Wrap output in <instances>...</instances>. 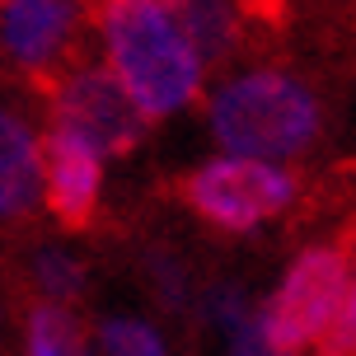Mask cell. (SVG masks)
Wrapping results in <instances>:
<instances>
[{"instance_id":"1","label":"cell","mask_w":356,"mask_h":356,"mask_svg":"<svg viewBox=\"0 0 356 356\" xmlns=\"http://www.w3.org/2000/svg\"><path fill=\"white\" fill-rule=\"evenodd\" d=\"M104 56L145 118H169L202 89L207 56L197 52L169 0H104Z\"/></svg>"},{"instance_id":"2","label":"cell","mask_w":356,"mask_h":356,"mask_svg":"<svg viewBox=\"0 0 356 356\" xmlns=\"http://www.w3.org/2000/svg\"><path fill=\"white\" fill-rule=\"evenodd\" d=\"M211 136L225 155L291 160L319 136V99L286 71H244L211 94Z\"/></svg>"},{"instance_id":"3","label":"cell","mask_w":356,"mask_h":356,"mask_svg":"<svg viewBox=\"0 0 356 356\" xmlns=\"http://www.w3.org/2000/svg\"><path fill=\"white\" fill-rule=\"evenodd\" d=\"M347 282H352L347 249H338V244L305 249L296 263L286 267V277L272 291V300L258 309L263 338L282 356H296L305 347L323 342V333L333 328L342 300H347Z\"/></svg>"},{"instance_id":"4","label":"cell","mask_w":356,"mask_h":356,"mask_svg":"<svg viewBox=\"0 0 356 356\" xmlns=\"http://www.w3.org/2000/svg\"><path fill=\"white\" fill-rule=\"evenodd\" d=\"M291 197H296V178L282 164L249 155H220L183 178V202L225 234L258 230L263 220L291 207Z\"/></svg>"},{"instance_id":"5","label":"cell","mask_w":356,"mask_h":356,"mask_svg":"<svg viewBox=\"0 0 356 356\" xmlns=\"http://www.w3.org/2000/svg\"><path fill=\"white\" fill-rule=\"evenodd\" d=\"M145 122L150 118L131 104V94L108 66H75L52 85V127L85 136L104 155H127L141 141Z\"/></svg>"},{"instance_id":"6","label":"cell","mask_w":356,"mask_h":356,"mask_svg":"<svg viewBox=\"0 0 356 356\" xmlns=\"http://www.w3.org/2000/svg\"><path fill=\"white\" fill-rule=\"evenodd\" d=\"M80 29V0H0V52L19 71H52Z\"/></svg>"},{"instance_id":"7","label":"cell","mask_w":356,"mask_h":356,"mask_svg":"<svg viewBox=\"0 0 356 356\" xmlns=\"http://www.w3.org/2000/svg\"><path fill=\"white\" fill-rule=\"evenodd\" d=\"M104 150H94L85 136H75L66 127H52L42 141V197L52 216L66 230H85L99 207L104 188Z\"/></svg>"},{"instance_id":"8","label":"cell","mask_w":356,"mask_h":356,"mask_svg":"<svg viewBox=\"0 0 356 356\" xmlns=\"http://www.w3.org/2000/svg\"><path fill=\"white\" fill-rule=\"evenodd\" d=\"M42 197V141L15 108L0 104V220L29 216Z\"/></svg>"},{"instance_id":"9","label":"cell","mask_w":356,"mask_h":356,"mask_svg":"<svg viewBox=\"0 0 356 356\" xmlns=\"http://www.w3.org/2000/svg\"><path fill=\"white\" fill-rule=\"evenodd\" d=\"M174 15L183 19L188 38L197 42V52L207 61H220V56L234 47V33H239V19H234L230 0H169Z\"/></svg>"},{"instance_id":"10","label":"cell","mask_w":356,"mask_h":356,"mask_svg":"<svg viewBox=\"0 0 356 356\" xmlns=\"http://www.w3.org/2000/svg\"><path fill=\"white\" fill-rule=\"evenodd\" d=\"M24 342H29V356H89V338L75 323V314L66 305H47V300L29 314Z\"/></svg>"},{"instance_id":"11","label":"cell","mask_w":356,"mask_h":356,"mask_svg":"<svg viewBox=\"0 0 356 356\" xmlns=\"http://www.w3.org/2000/svg\"><path fill=\"white\" fill-rule=\"evenodd\" d=\"M33 282H38V291L47 296V305H66L85 291V267L66 249H42L33 258Z\"/></svg>"},{"instance_id":"12","label":"cell","mask_w":356,"mask_h":356,"mask_svg":"<svg viewBox=\"0 0 356 356\" xmlns=\"http://www.w3.org/2000/svg\"><path fill=\"white\" fill-rule=\"evenodd\" d=\"M99 347H104V356H169L164 352V338L150 328V323L145 319H127V314L104 319V328H99Z\"/></svg>"},{"instance_id":"13","label":"cell","mask_w":356,"mask_h":356,"mask_svg":"<svg viewBox=\"0 0 356 356\" xmlns=\"http://www.w3.org/2000/svg\"><path fill=\"white\" fill-rule=\"evenodd\" d=\"M202 314H207L225 338H234V333H244L249 323H258V314H253V305L244 300L239 286H211L207 300H202Z\"/></svg>"},{"instance_id":"14","label":"cell","mask_w":356,"mask_h":356,"mask_svg":"<svg viewBox=\"0 0 356 356\" xmlns=\"http://www.w3.org/2000/svg\"><path fill=\"white\" fill-rule=\"evenodd\" d=\"M145 277H150V286L160 291L164 305H174V309H183V305H188V272H183V263H178V258H169V253H150Z\"/></svg>"},{"instance_id":"15","label":"cell","mask_w":356,"mask_h":356,"mask_svg":"<svg viewBox=\"0 0 356 356\" xmlns=\"http://www.w3.org/2000/svg\"><path fill=\"white\" fill-rule=\"evenodd\" d=\"M319 352L323 356H356V267H352V282H347V300H342L333 328L323 333Z\"/></svg>"},{"instance_id":"16","label":"cell","mask_w":356,"mask_h":356,"mask_svg":"<svg viewBox=\"0 0 356 356\" xmlns=\"http://www.w3.org/2000/svg\"><path fill=\"white\" fill-rule=\"evenodd\" d=\"M230 356H282V352L263 338V328H258V323H249L244 333H234V338H230Z\"/></svg>"}]
</instances>
